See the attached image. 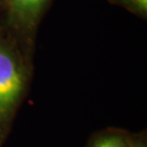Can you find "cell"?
<instances>
[{"label":"cell","mask_w":147,"mask_h":147,"mask_svg":"<svg viewBox=\"0 0 147 147\" xmlns=\"http://www.w3.org/2000/svg\"><path fill=\"white\" fill-rule=\"evenodd\" d=\"M105 142H106V147H126L123 140L120 137H107L104 138Z\"/></svg>","instance_id":"3957f363"},{"label":"cell","mask_w":147,"mask_h":147,"mask_svg":"<svg viewBox=\"0 0 147 147\" xmlns=\"http://www.w3.org/2000/svg\"><path fill=\"white\" fill-rule=\"evenodd\" d=\"M94 147H106V142H105V139H102L100 140H98V142L96 143Z\"/></svg>","instance_id":"5b68a950"},{"label":"cell","mask_w":147,"mask_h":147,"mask_svg":"<svg viewBox=\"0 0 147 147\" xmlns=\"http://www.w3.org/2000/svg\"><path fill=\"white\" fill-rule=\"evenodd\" d=\"M46 0H10L13 11L20 17L29 18L36 14Z\"/></svg>","instance_id":"7a4b0ae2"},{"label":"cell","mask_w":147,"mask_h":147,"mask_svg":"<svg viewBox=\"0 0 147 147\" xmlns=\"http://www.w3.org/2000/svg\"><path fill=\"white\" fill-rule=\"evenodd\" d=\"M23 90L21 72L8 51L0 47V117H4L16 103Z\"/></svg>","instance_id":"6da1fadb"},{"label":"cell","mask_w":147,"mask_h":147,"mask_svg":"<svg viewBox=\"0 0 147 147\" xmlns=\"http://www.w3.org/2000/svg\"><path fill=\"white\" fill-rule=\"evenodd\" d=\"M134 7L142 11H146L147 10V0H128Z\"/></svg>","instance_id":"277c9868"}]
</instances>
